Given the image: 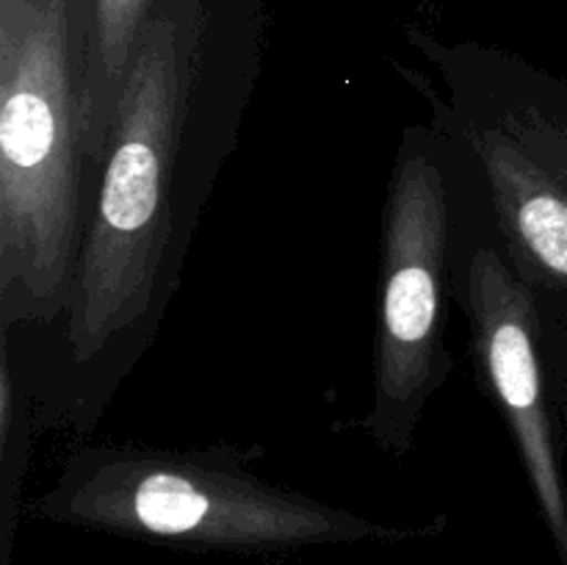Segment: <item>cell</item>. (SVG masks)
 Wrapping results in <instances>:
<instances>
[{
	"label": "cell",
	"mask_w": 567,
	"mask_h": 565,
	"mask_svg": "<svg viewBox=\"0 0 567 565\" xmlns=\"http://www.w3.org/2000/svg\"><path fill=\"white\" fill-rule=\"evenodd\" d=\"M457 155L437 125H408L382 208L371 410L358 421L402 458L454 369L446 343L454 294Z\"/></svg>",
	"instance_id": "3957f363"
},
{
	"label": "cell",
	"mask_w": 567,
	"mask_h": 565,
	"mask_svg": "<svg viewBox=\"0 0 567 565\" xmlns=\"http://www.w3.org/2000/svg\"><path fill=\"white\" fill-rule=\"evenodd\" d=\"M441 92L421 81L432 125L474 166L493 222L537 299L567 291V105L509 61L437 53Z\"/></svg>",
	"instance_id": "5b68a950"
},
{
	"label": "cell",
	"mask_w": 567,
	"mask_h": 565,
	"mask_svg": "<svg viewBox=\"0 0 567 565\" xmlns=\"http://www.w3.org/2000/svg\"><path fill=\"white\" fill-rule=\"evenodd\" d=\"M452 142V138H449ZM454 144V142H452ZM457 155L454 297L471 325L476 360L515 438L529 485L567 557V496L557 427L548 402V363L537 297L515 266L474 166Z\"/></svg>",
	"instance_id": "8992f818"
},
{
	"label": "cell",
	"mask_w": 567,
	"mask_h": 565,
	"mask_svg": "<svg viewBox=\"0 0 567 565\" xmlns=\"http://www.w3.org/2000/svg\"><path fill=\"white\" fill-rule=\"evenodd\" d=\"M158 0H94L92 64L86 89V153L100 177L122 89L144 25Z\"/></svg>",
	"instance_id": "52a82bcc"
},
{
	"label": "cell",
	"mask_w": 567,
	"mask_h": 565,
	"mask_svg": "<svg viewBox=\"0 0 567 565\" xmlns=\"http://www.w3.org/2000/svg\"><path fill=\"white\" fill-rule=\"evenodd\" d=\"M92 37L78 0H0V343L14 355L53 336L81 260Z\"/></svg>",
	"instance_id": "7a4b0ae2"
},
{
	"label": "cell",
	"mask_w": 567,
	"mask_h": 565,
	"mask_svg": "<svg viewBox=\"0 0 567 565\" xmlns=\"http://www.w3.org/2000/svg\"><path fill=\"white\" fill-rule=\"evenodd\" d=\"M37 424V404L17 377L9 349L0 347V504L6 513V530L11 524L17 491L31 460Z\"/></svg>",
	"instance_id": "ba28073f"
},
{
	"label": "cell",
	"mask_w": 567,
	"mask_h": 565,
	"mask_svg": "<svg viewBox=\"0 0 567 565\" xmlns=\"http://www.w3.org/2000/svg\"><path fill=\"white\" fill-rule=\"evenodd\" d=\"M42 507L83 524L210 541L286 543L363 530L341 510L260 480L233 446H83L61 465Z\"/></svg>",
	"instance_id": "277c9868"
},
{
	"label": "cell",
	"mask_w": 567,
	"mask_h": 565,
	"mask_svg": "<svg viewBox=\"0 0 567 565\" xmlns=\"http://www.w3.org/2000/svg\"><path fill=\"white\" fill-rule=\"evenodd\" d=\"M252 72L208 48L194 3H155L122 89L64 316L33 352L0 343L39 424L92 432L153 349L210 194L241 142Z\"/></svg>",
	"instance_id": "6da1fadb"
}]
</instances>
